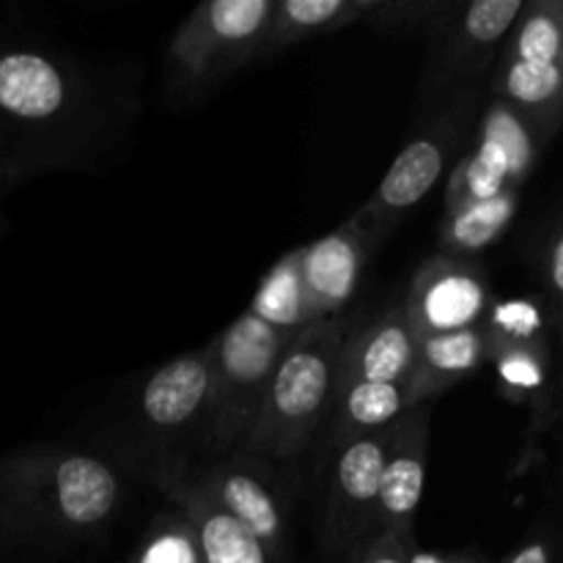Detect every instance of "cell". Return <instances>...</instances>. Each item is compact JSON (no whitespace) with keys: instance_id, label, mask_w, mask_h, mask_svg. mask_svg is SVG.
I'll list each match as a JSON object with an SVG mask.
<instances>
[{"instance_id":"obj_1","label":"cell","mask_w":563,"mask_h":563,"mask_svg":"<svg viewBox=\"0 0 563 563\" xmlns=\"http://www.w3.org/2000/svg\"><path fill=\"white\" fill-rule=\"evenodd\" d=\"M124 482L104 456L33 445L0 460V537L11 542H82L113 522Z\"/></svg>"},{"instance_id":"obj_2","label":"cell","mask_w":563,"mask_h":563,"mask_svg":"<svg viewBox=\"0 0 563 563\" xmlns=\"http://www.w3.org/2000/svg\"><path fill=\"white\" fill-rule=\"evenodd\" d=\"M346 319L330 317L302 328L275 366L242 451L256 460H291L330 416Z\"/></svg>"},{"instance_id":"obj_3","label":"cell","mask_w":563,"mask_h":563,"mask_svg":"<svg viewBox=\"0 0 563 563\" xmlns=\"http://www.w3.org/2000/svg\"><path fill=\"white\" fill-rule=\"evenodd\" d=\"M91 86L47 44L0 38V132L22 143L75 141L91 121Z\"/></svg>"},{"instance_id":"obj_4","label":"cell","mask_w":563,"mask_h":563,"mask_svg":"<svg viewBox=\"0 0 563 563\" xmlns=\"http://www.w3.org/2000/svg\"><path fill=\"white\" fill-rule=\"evenodd\" d=\"M295 335L269 328L245 311L209 341L212 385L201 434L214 454L242 449L275 366Z\"/></svg>"},{"instance_id":"obj_5","label":"cell","mask_w":563,"mask_h":563,"mask_svg":"<svg viewBox=\"0 0 563 563\" xmlns=\"http://www.w3.org/2000/svg\"><path fill=\"white\" fill-rule=\"evenodd\" d=\"M493 99L537 121L550 137L563 121V0H526L489 69Z\"/></svg>"},{"instance_id":"obj_6","label":"cell","mask_w":563,"mask_h":563,"mask_svg":"<svg viewBox=\"0 0 563 563\" xmlns=\"http://www.w3.org/2000/svg\"><path fill=\"white\" fill-rule=\"evenodd\" d=\"M275 0H209L192 9L168 44V75L181 93L207 91L258 60Z\"/></svg>"},{"instance_id":"obj_7","label":"cell","mask_w":563,"mask_h":563,"mask_svg":"<svg viewBox=\"0 0 563 563\" xmlns=\"http://www.w3.org/2000/svg\"><path fill=\"white\" fill-rule=\"evenodd\" d=\"M473 108H476L473 91L454 93L449 108L440 110L429 121L427 130L401 148L372 198L352 214V223L372 234L377 245H383L405 223L407 214L432 192V187L451 168L462 141H465V132L471 130L473 115H476Z\"/></svg>"},{"instance_id":"obj_8","label":"cell","mask_w":563,"mask_h":563,"mask_svg":"<svg viewBox=\"0 0 563 563\" xmlns=\"http://www.w3.org/2000/svg\"><path fill=\"white\" fill-rule=\"evenodd\" d=\"M522 5L526 0H449L423 27L429 36V55L421 77L423 102H438L451 91H467L473 80L487 75Z\"/></svg>"},{"instance_id":"obj_9","label":"cell","mask_w":563,"mask_h":563,"mask_svg":"<svg viewBox=\"0 0 563 563\" xmlns=\"http://www.w3.org/2000/svg\"><path fill=\"white\" fill-rule=\"evenodd\" d=\"M553 137L511 104L493 99L478 119L476 146L454 165L445 185V209L522 190Z\"/></svg>"},{"instance_id":"obj_10","label":"cell","mask_w":563,"mask_h":563,"mask_svg":"<svg viewBox=\"0 0 563 563\" xmlns=\"http://www.w3.org/2000/svg\"><path fill=\"white\" fill-rule=\"evenodd\" d=\"M493 302L489 278L476 258L438 253L412 275L399 302L416 339L482 328Z\"/></svg>"},{"instance_id":"obj_11","label":"cell","mask_w":563,"mask_h":563,"mask_svg":"<svg viewBox=\"0 0 563 563\" xmlns=\"http://www.w3.org/2000/svg\"><path fill=\"white\" fill-rule=\"evenodd\" d=\"M394 427L385 432L363 434L339 445L330 476L328 515H324V544L328 550H355L374 537L377 495L383 462L388 454Z\"/></svg>"},{"instance_id":"obj_12","label":"cell","mask_w":563,"mask_h":563,"mask_svg":"<svg viewBox=\"0 0 563 563\" xmlns=\"http://www.w3.org/2000/svg\"><path fill=\"white\" fill-rule=\"evenodd\" d=\"M427 460L429 412L427 405H418L394 423L383 476H379L374 537L383 533V537L412 539V526L427 484Z\"/></svg>"},{"instance_id":"obj_13","label":"cell","mask_w":563,"mask_h":563,"mask_svg":"<svg viewBox=\"0 0 563 563\" xmlns=\"http://www.w3.org/2000/svg\"><path fill=\"white\" fill-rule=\"evenodd\" d=\"M154 482L190 522L203 563H280L192 478L181 462H163L154 471Z\"/></svg>"},{"instance_id":"obj_14","label":"cell","mask_w":563,"mask_h":563,"mask_svg":"<svg viewBox=\"0 0 563 563\" xmlns=\"http://www.w3.org/2000/svg\"><path fill=\"white\" fill-rule=\"evenodd\" d=\"M377 247L372 234L352 220L300 247V278L313 322L344 317Z\"/></svg>"},{"instance_id":"obj_15","label":"cell","mask_w":563,"mask_h":563,"mask_svg":"<svg viewBox=\"0 0 563 563\" xmlns=\"http://www.w3.org/2000/svg\"><path fill=\"white\" fill-rule=\"evenodd\" d=\"M212 385L209 344L163 363L137 394V421L154 438H176L192 427H203Z\"/></svg>"},{"instance_id":"obj_16","label":"cell","mask_w":563,"mask_h":563,"mask_svg":"<svg viewBox=\"0 0 563 563\" xmlns=\"http://www.w3.org/2000/svg\"><path fill=\"white\" fill-rule=\"evenodd\" d=\"M198 484L253 533L269 553L280 563L286 559V539H289V522L275 489L267 478L245 462L242 456L212 462L203 471L192 473Z\"/></svg>"},{"instance_id":"obj_17","label":"cell","mask_w":563,"mask_h":563,"mask_svg":"<svg viewBox=\"0 0 563 563\" xmlns=\"http://www.w3.org/2000/svg\"><path fill=\"white\" fill-rule=\"evenodd\" d=\"M418 339L407 324L399 302L361 328H346L339 352L335 385L344 383H401L407 385L416 363Z\"/></svg>"},{"instance_id":"obj_18","label":"cell","mask_w":563,"mask_h":563,"mask_svg":"<svg viewBox=\"0 0 563 563\" xmlns=\"http://www.w3.org/2000/svg\"><path fill=\"white\" fill-rule=\"evenodd\" d=\"M487 361L489 352L482 328L418 339L416 363L407 379V401L410 407L427 405L429 399L445 394L456 383L487 366Z\"/></svg>"},{"instance_id":"obj_19","label":"cell","mask_w":563,"mask_h":563,"mask_svg":"<svg viewBox=\"0 0 563 563\" xmlns=\"http://www.w3.org/2000/svg\"><path fill=\"white\" fill-rule=\"evenodd\" d=\"M377 0H275L273 20L258 58L330 36L355 25H368Z\"/></svg>"},{"instance_id":"obj_20","label":"cell","mask_w":563,"mask_h":563,"mask_svg":"<svg viewBox=\"0 0 563 563\" xmlns=\"http://www.w3.org/2000/svg\"><path fill=\"white\" fill-rule=\"evenodd\" d=\"M407 410V385L401 383H344L335 385L330 405V443L333 449L394 427Z\"/></svg>"},{"instance_id":"obj_21","label":"cell","mask_w":563,"mask_h":563,"mask_svg":"<svg viewBox=\"0 0 563 563\" xmlns=\"http://www.w3.org/2000/svg\"><path fill=\"white\" fill-rule=\"evenodd\" d=\"M500 394L515 405L528 407L533 418L550 423L555 416L553 344L504 346L489 352Z\"/></svg>"},{"instance_id":"obj_22","label":"cell","mask_w":563,"mask_h":563,"mask_svg":"<svg viewBox=\"0 0 563 563\" xmlns=\"http://www.w3.org/2000/svg\"><path fill=\"white\" fill-rule=\"evenodd\" d=\"M522 190H506L500 196L467 201L445 209L440 225V253L460 258H476L500 240L520 212Z\"/></svg>"},{"instance_id":"obj_23","label":"cell","mask_w":563,"mask_h":563,"mask_svg":"<svg viewBox=\"0 0 563 563\" xmlns=\"http://www.w3.org/2000/svg\"><path fill=\"white\" fill-rule=\"evenodd\" d=\"M559 330L561 311H555L542 295L493 300L482 322L487 352L504 350V346L553 344Z\"/></svg>"},{"instance_id":"obj_24","label":"cell","mask_w":563,"mask_h":563,"mask_svg":"<svg viewBox=\"0 0 563 563\" xmlns=\"http://www.w3.org/2000/svg\"><path fill=\"white\" fill-rule=\"evenodd\" d=\"M247 313H253L258 322L269 324V328L286 330V333H300L302 328L313 324L300 278V247L280 256L269 267L247 306Z\"/></svg>"},{"instance_id":"obj_25","label":"cell","mask_w":563,"mask_h":563,"mask_svg":"<svg viewBox=\"0 0 563 563\" xmlns=\"http://www.w3.org/2000/svg\"><path fill=\"white\" fill-rule=\"evenodd\" d=\"M126 563H203L196 533L179 511H159Z\"/></svg>"},{"instance_id":"obj_26","label":"cell","mask_w":563,"mask_h":563,"mask_svg":"<svg viewBox=\"0 0 563 563\" xmlns=\"http://www.w3.org/2000/svg\"><path fill=\"white\" fill-rule=\"evenodd\" d=\"M539 275H542V297L561 311L563 302V234L561 223L550 225L548 236L542 240V258H539Z\"/></svg>"},{"instance_id":"obj_27","label":"cell","mask_w":563,"mask_h":563,"mask_svg":"<svg viewBox=\"0 0 563 563\" xmlns=\"http://www.w3.org/2000/svg\"><path fill=\"white\" fill-rule=\"evenodd\" d=\"M412 539L396 537H372L368 542L357 544L350 553V563H407V550Z\"/></svg>"},{"instance_id":"obj_28","label":"cell","mask_w":563,"mask_h":563,"mask_svg":"<svg viewBox=\"0 0 563 563\" xmlns=\"http://www.w3.org/2000/svg\"><path fill=\"white\" fill-rule=\"evenodd\" d=\"M553 559H555L553 537H548V533H537V537H531L528 542H522L504 563H553Z\"/></svg>"},{"instance_id":"obj_29","label":"cell","mask_w":563,"mask_h":563,"mask_svg":"<svg viewBox=\"0 0 563 563\" xmlns=\"http://www.w3.org/2000/svg\"><path fill=\"white\" fill-rule=\"evenodd\" d=\"M407 563H487L478 555H440V553H429V550L416 548V542L410 544L407 550Z\"/></svg>"},{"instance_id":"obj_30","label":"cell","mask_w":563,"mask_h":563,"mask_svg":"<svg viewBox=\"0 0 563 563\" xmlns=\"http://www.w3.org/2000/svg\"><path fill=\"white\" fill-rule=\"evenodd\" d=\"M22 174H25V168H22L11 154L0 152V190H3L5 185H11V181L20 179Z\"/></svg>"},{"instance_id":"obj_31","label":"cell","mask_w":563,"mask_h":563,"mask_svg":"<svg viewBox=\"0 0 563 563\" xmlns=\"http://www.w3.org/2000/svg\"><path fill=\"white\" fill-rule=\"evenodd\" d=\"M3 229H5V223H3V218H0V234H3Z\"/></svg>"}]
</instances>
